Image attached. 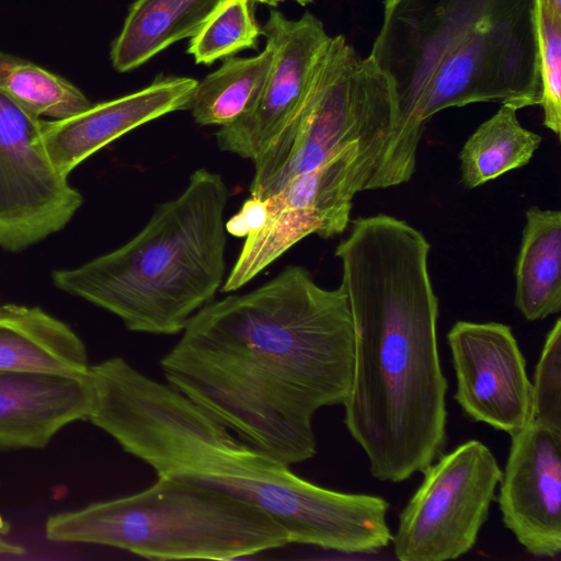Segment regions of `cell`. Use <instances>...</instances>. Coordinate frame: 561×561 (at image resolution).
Segmentation results:
<instances>
[{
	"label": "cell",
	"mask_w": 561,
	"mask_h": 561,
	"mask_svg": "<svg viewBox=\"0 0 561 561\" xmlns=\"http://www.w3.org/2000/svg\"><path fill=\"white\" fill-rule=\"evenodd\" d=\"M160 360L164 378L251 446L294 465L312 458L314 413L343 404L354 369L347 297L290 265L198 310Z\"/></svg>",
	"instance_id": "cell-1"
},
{
	"label": "cell",
	"mask_w": 561,
	"mask_h": 561,
	"mask_svg": "<svg viewBox=\"0 0 561 561\" xmlns=\"http://www.w3.org/2000/svg\"><path fill=\"white\" fill-rule=\"evenodd\" d=\"M430 249L420 230L379 214L353 220L334 252L354 331L344 422L380 481L423 472L446 444Z\"/></svg>",
	"instance_id": "cell-2"
},
{
	"label": "cell",
	"mask_w": 561,
	"mask_h": 561,
	"mask_svg": "<svg viewBox=\"0 0 561 561\" xmlns=\"http://www.w3.org/2000/svg\"><path fill=\"white\" fill-rule=\"evenodd\" d=\"M89 421L158 477L192 481L245 501L277 522L291 543L370 554L387 547L388 502L319 486L122 357L90 366Z\"/></svg>",
	"instance_id": "cell-3"
},
{
	"label": "cell",
	"mask_w": 561,
	"mask_h": 561,
	"mask_svg": "<svg viewBox=\"0 0 561 561\" xmlns=\"http://www.w3.org/2000/svg\"><path fill=\"white\" fill-rule=\"evenodd\" d=\"M369 57L392 81L400 117L368 190L412 178L434 114L480 102L516 110L540 102L536 0H383Z\"/></svg>",
	"instance_id": "cell-4"
},
{
	"label": "cell",
	"mask_w": 561,
	"mask_h": 561,
	"mask_svg": "<svg viewBox=\"0 0 561 561\" xmlns=\"http://www.w3.org/2000/svg\"><path fill=\"white\" fill-rule=\"evenodd\" d=\"M228 197L219 173L197 169L134 238L79 267L55 271L54 284L117 316L130 331L182 332L222 285Z\"/></svg>",
	"instance_id": "cell-5"
},
{
	"label": "cell",
	"mask_w": 561,
	"mask_h": 561,
	"mask_svg": "<svg viewBox=\"0 0 561 561\" xmlns=\"http://www.w3.org/2000/svg\"><path fill=\"white\" fill-rule=\"evenodd\" d=\"M45 536L153 560H231L291 543L288 533L261 508L171 477H158L131 495L53 515Z\"/></svg>",
	"instance_id": "cell-6"
},
{
	"label": "cell",
	"mask_w": 561,
	"mask_h": 561,
	"mask_svg": "<svg viewBox=\"0 0 561 561\" xmlns=\"http://www.w3.org/2000/svg\"><path fill=\"white\" fill-rule=\"evenodd\" d=\"M399 117L390 78L343 35L331 36L302 105L253 162L251 196L266 199L295 176L353 145L379 162Z\"/></svg>",
	"instance_id": "cell-7"
},
{
	"label": "cell",
	"mask_w": 561,
	"mask_h": 561,
	"mask_svg": "<svg viewBox=\"0 0 561 561\" xmlns=\"http://www.w3.org/2000/svg\"><path fill=\"white\" fill-rule=\"evenodd\" d=\"M502 470L492 451L471 439L442 454L399 516L393 542L401 561H446L469 552L485 523Z\"/></svg>",
	"instance_id": "cell-8"
},
{
	"label": "cell",
	"mask_w": 561,
	"mask_h": 561,
	"mask_svg": "<svg viewBox=\"0 0 561 561\" xmlns=\"http://www.w3.org/2000/svg\"><path fill=\"white\" fill-rule=\"evenodd\" d=\"M377 162L376 156L353 145L267 197L265 225L245 237L221 290H238L310 234L342 233L350 224L353 198L366 190Z\"/></svg>",
	"instance_id": "cell-9"
},
{
	"label": "cell",
	"mask_w": 561,
	"mask_h": 561,
	"mask_svg": "<svg viewBox=\"0 0 561 561\" xmlns=\"http://www.w3.org/2000/svg\"><path fill=\"white\" fill-rule=\"evenodd\" d=\"M42 125L0 88V247L8 251L59 231L82 204L50 160Z\"/></svg>",
	"instance_id": "cell-10"
},
{
	"label": "cell",
	"mask_w": 561,
	"mask_h": 561,
	"mask_svg": "<svg viewBox=\"0 0 561 561\" xmlns=\"http://www.w3.org/2000/svg\"><path fill=\"white\" fill-rule=\"evenodd\" d=\"M262 35L273 47V60L253 106L216 131L220 150L253 162L275 141L302 105L323 51L331 38L323 23L306 12L288 20L270 11Z\"/></svg>",
	"instance_id": "cell-11"
},
{
	"label": "cell",
	"mask_w": 561,
	"mask_h": 561,
	"mask_svg": "<svg viewBox=\"0 0 561 561\" xmlns=\"http://www.w3.org/2000/svg\"><path fill=\"white\" fill-rule=\"evenodd\" d=\"M457 379L455 399L476 422L510 435L530 421L531 382L511 327L457 321L447 334Z\"/></svg>",
	"instance_id": "cell-12"
},
{
	"label": "cell",
	"mask_w": 561,
	"mask_h": 561,
	"mask_svg": "<svg viewBox=\"0 0 561 561\" xmlns=\"http://www.w3.org/2000/svg\"><path fill=\"white\" fill-rule=\"evenodd\" d=\"M512 436L500 481L505 527L533 556L561 551V431L530 420Z\"/></svg>",
	"instance_id": "cell-13"
},
{
	"label": "cell",
	"mask_w": 561,
	"mask_h": 561,
	"mask_svg": "<svg viewBox=\"0 0 561 561\" xmlns=\"http://www.w3.org/2000/svg\"><path fill=\"white\" fill-rule=\"evenodd\" d=\"M197 82L187 77H160L150 85L60 121H43L45 148L66 178L87 158L126 133L165 114L187 110Z\"/></svg>",
	"instance_id": "cell-14"
},
{
	"label": "cell",
	"mask_w": 561,
	"mask_h": 561,
	"mask_svg": "<svg viewBox=\"0 0 561 561\" xmlns=\"http://www.w3.org/2000/svg\"><path fill=\"white\" fill-rule=\"evenodd\" d=\"M93 403L90 373L0 371V448H43Z\"/></svg>",
	"instance_id": "cell-15"
},
{
	"label": "cell",
	"mask_w": 561,
	"mask_h": 561,
	"mask_svg": "<svg viewBox=\"0 0 561 561\" xmlns=\"http://www.w3.org/2000/svg\"><path fill=\"white\" fill-rule=\"evenodd\" d=\"M87 350L64 322L37 307L0 306V371L89 373Z\"/></svg>",
	"instance_id": "cell-16"
},
{
	"label": "cell",
	"mask_w": 561,
	"mask_h": 561,
	"mask_svg": "<svg viewBox=\"0 0 561 561\" xmlns=\"http://www.w3.org/2000/svg\"><path fill=\"white\" fill-rule=\"evenodd\" d=\"M515 264V306L529 321L561 310V213L526 210Z\"/></svg>",
	"instance_id": "cell-17"
},
{
	"label": "cell",
	"mask_w": 561,
	"mask_h": 561,
	"mask_svg": "<svg viewBox=\"0 0 561 561\" xmlns=\"http://www.w3.org/2000/svg\"><path fill=\"white\" fill-rule=\"evenodd\" d=\"M222 0H136L111 60L118 72L139 67L171 44L192 37Z\"/></svg>",
	"instance_id": "cell-18"
},
{
	"label": "cell",
	"mask_w": 561,
	"mask_h": 561,
	"mask_svg": "<svg viewBox=\"0 0 561 561\" xmlns=\"http://www.w3.org/2000/svg\"><path fill=\"white\" fill-rule=\"evenodd\" d=\"M516 112L510 105H501L462 146L459 160L461 181L467 188L526 165L539 148L541 136L525 128Z\"/></svg>",
	"instance_id": "cell-19"
},
{
	"label": "cell",
	"mask_w": 561,
	"mask_h": 561,
	"mask_svg": "<svg viewBox=\"0 0 561 561\" xmlns=\"http://www.w3.org/2000/svg\"><path fill=\"white\" fill-rule=\"evenodd\" d=\"M273 47L249 58H228L214 72L197 82L190 107L199 125L232 124L255 103L267 78Z\"/></svg>",
	"instance_id": "cell-20"
},
{
	"label": "cell",
	"mask_w": 561,
	"mask_h": 561,
	"mask_svg": "<svg viewBox=\"0 0 561 561\" xmlns=\"http://www.w3.org/2000/svg\"><path fill=\"white\" fill-rule=\"evenodd\" d=\"M0 88L34 115L54 121L72 117L92 104L66 79L0 51Z\"/></svg>",
	"instance_id": "cell-21"
},
{
	"label": "cell",
	"mask_w": 561,
	"mask_h": 561,
	"mask_svg": "<svg viewBox=\"0 0 561 561\" xmlns=\"http://www.w3.org/2000/svg\"><path fill=\"white\" fill-rule=\"evenodd\" d=\"M262 28L250 0H222L192 36L187 53L196 64L210 65L222 57L255 48Z\"/></svg>",
	"instance_id": "cell-22"
},
{
	"label": "cell",
	"mask_w": 561,
	"mask_h": 561,
	"mask_svg": "<svg viewBox=\"0 0 561 561\" xmlns=\"http://www.w3.org/2000/svg\"><path fill=\"white\" fill-rule=\"evenodd\" d=\"M540 102L543 125L557 137L561 131V16L536 0Z\"/></svg>",
	"instance_id": "cell-23"
},
{
	"label": "cell",
	"mask_w": 561,
	"mask_h": 561,
	"mask_svg": "<svg viewBox=\"0 0 561 561\" xmlns=\"http://www.w3.org/2000/svg\"><path fill=\"white\" fill-rule=\"evenodd\" d=\"M534 377L530 420L561 431V319L546 336Z\"/></svg>",
	"instance_id": "cell-24"
},
{
	"label": "cell",
	"mask_w": 561,
	"mask_h": 561,
	"mask_svg": "<svg viewBox=\"0 0 561 561\" xmlns=\"http://www.w3.org/2000/svg\"><path fill=\"white\" fill-rule=\"evenodd\" d=\"M267 218L265 199L249 197L241 209L226 222V231L236 237H248L263 228Z\"/></svg>",
	"instance_id": "cell-25"
},
{
	"label": "cell",
	"mask_w": 561,
	"mask_h": 561,
	"mask_svg": "<svg viewBox=\"0 0 561 561\" xmlns=\"http://www.w3.org/2000/svg\"><path fill=\"white\" fill-rule=\"evenodd\" d=\"M24 553V548L5 540L0 536V556H19Z\"/></svg>",
	"instance_id": "cell-26"
},
{
	"label": "cell",
	"mask_w": 561,
	"mask_h": 561,
	"mask_svg": "<svg viewBox=\"0 0 561 561\" xmlns=\"http://www.w3.org/2000/svg\"><path fill=\"white\" fill-rule=\"evenodd\" d=\"M552 14L561 16V0H538Z\"/></svg>",
	"instance_id": "cell-27"
},
{
	"label": "cell",
	"mask_w": 561,
	"mask_h": 561,
	"mask_svg": "<svg viewBox=\"0 0 561 561\" xmlns=\"http://www.w3.org/2000/svg\"><path fill=\"white\" fill-rule=\"evenodd\" d=\"M254 1H257V2H261L264 4H268L272 7H276L279 2L285 1V0H254ZM293 1L299 3L300 5H307V4L311 3L313 0H293Z\"/></svg>",
	"instance_id": "cell-28"
}]
</instances>
